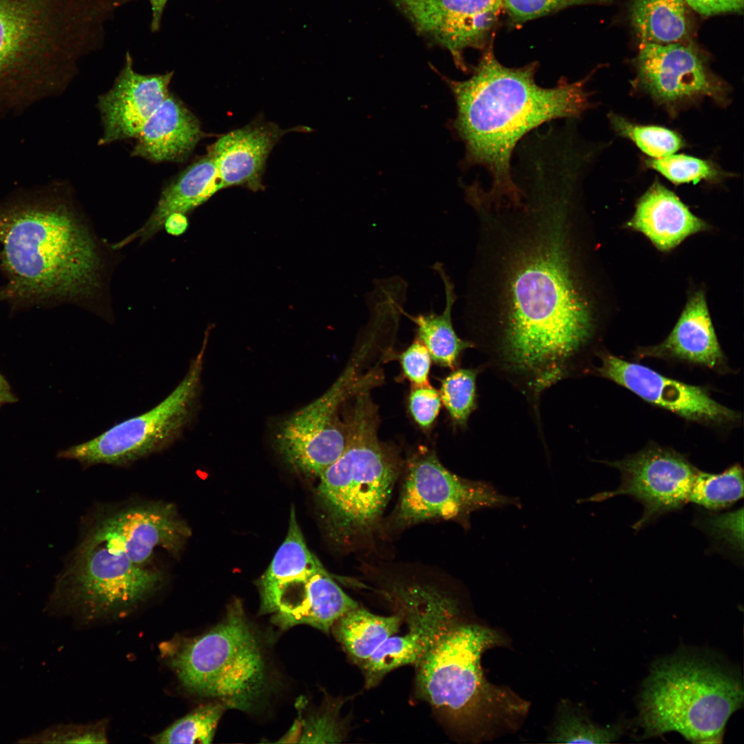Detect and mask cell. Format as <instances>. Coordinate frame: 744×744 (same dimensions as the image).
Masks as SVG:
<instances>
[{"mask_svg":"<svg viewBox=\"0 0 744 744\" xmlns=\"http://www.w3.org/2000/svg\"><path fill=\"white\" fill-rule=\"evenodd\" d=\"M0 302H85L101 289L103 259L86 223L62 200L0 208Z\"/></svg>","mask_w":744,"mask_h":744,"instance_id":"cell-3","label":"cell"},{"mask_svg":"<svg viewBox=\"0 0 744 744\" xmlns=\"http://www.w3.org/2000/svg\"><path fill=\"white\" fill-rule=\"evenodd\" d=\"M366 344L331 386L321 396L285 419L273 435L278 454L293 468L308 475H320L343 452L347 440L345 419L340 417L342 404L360 391L380 380L372 371L360 373Z\"/></svg>","mask_w":744,"mask_h":744,"instance_id":"cell-11","label":"cell"},{"mask_svg":"<svg viewBox=\"0 0 744 744\" xmlns=\"http://www.w3.org/2000/svg\"><path fill=\"white\" fill-rule=\"evenodd\" d=\"M16 400L8 383L0 374V406L4 404L12 403Z\"/></svg>","mask_w":744,"mask_h":744,"instance_id":"cell-43","label":"cell"},{"mask_svg":"<svg viewBox=\"0 0 744 744\" xmlns=\"http://www.w3.org/2000/svg\"><path fill=\"white\" fill-rule=\"evenodd\" d=\"M689 8L685 0H633L631 23L640 44H691Z\"/></svg>","mask_w":744,"mask_h":744,"instance_id":"cell-27","label":"cell"},{"mask_svg":"<svg viewBox=\"0 0 744 744\" xmlns=\"http://www.w3.org/2000/svg\"><path fill=\"white\" fill-rule=\"evenodd\" d=\"M358 606L323 569L283 588L272 621L281 629L307 624L329 633L342 615Z\"/></svg>","mask_w":744,"mask_h":744,"instance_id":"cell-18","label":"cell"},{"mask_svg":"<svg viewBox=\"0 0 744 744\" xmlns=\"http://www.w3.org/2000/svg\"><path fill=\"white\" fill-rule=\"evenodd\" d=\"M165 579L163 569L139 565L117 543L84 535L61 583L72 603L94 617L137 606Z\"/></svg>","mask_w":744,"mask_h":744,"instance_id":"cell-10","label":"cell"},{"mask_svg":"<svg viewBox=\"0 0 744 744\" xmlns=\"http://www.w3.org/2000/svg\"><path fill=\"white\" fill-rule=\"evenodd\" d=\"M208 334L174 390L151 410L127 419L97 437L63 451L85 466H127L174 443L190 423L198 398Z\"/></svg>","mask_w":744,"mask_h":744,"instance_id":"cell-9","label":"cell"},{"mask_svg":"<svg viewBox=\"0 0 744 744\" xmlns=\"http://www.w3.org/2000/svg\"><path fill=\"white\" fill-rule=\"evenodd\" d=\"M340 730L333 714L324 712L309 723L305 722V732L301 738H317L318 742H339L342 737Z\"/></svg>","mask_w":744,"mask_h":744,"instance_id":"cell-39","label":"cell"},{"mask_svg":"<svg viewBox=\"0 0 744 744\" xmlns=\"http://www.w3.org/2000/svg\"><path fill=\"white\" fill-rule=\"evenodd\" d=\"M391 1L417 33L448 51L475 17L503 7V0Z\"/></svg>","mask_w":744,"mask_h":744,"instance_id":"cell-24","label":"cell"},{"mask_svg":"<svg viewBox=\"0 0 744 744\" xmlns=\"http://www.w3.org/2000/svg\"><path fill=\"white\" fill-rule=\"evenodd\" d=\"M203 136L197 118L169 94L136 136L132 154L153 162H182Z\"/></svg>","mask_w":744,"mask_h":744,"instance_id":"cell-21","label":"cell"},{"mask_svg":"<svg viewBox=\"0 0 744 744\" xmlns=\"http://www.w3.org/2000/svg\"><path fill=\"white\" fill-rule=\"evenodd\" d=\"M174 72L142 74L135 71L126 53L125 63L112 87L98 103L103 133L99 143L136 138L146 121L169 94Z\"/></svg>","mask_w":744,"mask_h":744,"instance_id":"cell-17","label":"cell"},{"mask_svg":"<svg viewBox=\"0 0 744 744\" xmlns=\"http://www.w3.org/2000/svg\"><path fill=\"white\" fill-rule=\"evenodd\" d=\"M626 226L643 234L661 251H669L688 237L710 228L658 180L639 199Z\"/></svg>","mask_w":744,"mask_h":744,"instance_id":"cell-20","label":"cell"},{"mask_svg":"<svg viewBox=\"0 0 744 744\" xmlns=\"http://www.w3.org/2000/svg\"><path fill=\"white\" fill-rule=\"evenodd\" d=\"M607 464L619 471V486L586 501L601 502L618 495L632 497L643 507L641 517L633 526L636 530L688 503L700 471L682 455L659 446L648 447L622 460Z\"/></svg>","mask_w":744,"mask_h":744,"instance_id":"cell-14","label":"cell"},{"mask_svg":"<svg viewBox=\"0 0 744 744\" xmlns=\"http://www.w3.org/2000/svg\"><path fill=\"white\" fill-rule=\"evenodd\" d=\"M743 496V472L735 464L721 473L699 471L692 486L688 503L710 510L729 507Z\"/></svg>","mask_w":744,"mask_h":744,"instance_id":"cell-30","label":"cell"},{"mask_svg":"<svg viewBox=\"0 0 744 744\" xmlns=\"http://www.w3.org/2000/svg\"><path fill=\"white\" fill-rule=\"evenodd\" d=\"M388 595L408 624L402 636L393 635L359 665L365 685H377L391 670L409 664L415 665L445 630L457 623L456 600L431 583L411 581L394 582Z\"/></svg>","mask_w":744,"mask_h":744,"instance_id":"cell-13","label":"cell"},{"mask_svg":"<svg viewBox=\"0 0 744 744\" xmlns=\"http://www.w3.org/2000/svg\"><path fill=\"white\" fill-rule=\"evenodd\" d=\"M743 694L737 670L711 653L682 649L652 665L637 722L643 738L675 732L693 743H717Z\"/></svg>","mask_w":744,"mask_h":744,"instance_id":"cell-4","label":"cell"},{"mask_svg":"<svg viewBox=\"0 0 744 744\" xmlns=\"http://www.w3.org/2000/svg\"><path fill=\"white\" fill-rule=\"evenodd\" d=\"M114 14L112 0H0V82L68 72Z\"/></svg>","mask_w":744,"mask_h":744,"instance_id":"cell-5","label":"cell"},{"mask_svg":"<svg viewBox=\"0 0 744 744\" xmlns=\"http://www.w3.org/2000/svg\"><path fill=\"white\" fill-rule=\"evenodd\" d=\"M285 133L272 123H252L231 131L208 149L224 187L244 185L253 191L263 187L267 158Z\"/></svg>","mask_w":744,"mask_h":744,"instance_id":"cell-19","label":"cell"},{"mask_svg":"<svg viewBox=\"0 0 744 744\" xmlns=\"http://www.w3.org/2000/svg\"><path fill=\"white\" fill-rule=\"evenodd\" d=\"M706 529L716 539H722L732 548L743 550V508L710 517Z\"/></svg>","mask_w":744,"mask_h":744,"instance_id":"cell-38","label":"cell"},{"mask_svg":"<svg viewBox=\"0 0 744 744\" xmlns=\"http://www.w3.org/2000/svg\"><path fill=\"white\" fill-rule=\"evenodd\" d=\"M494 630L458 622L442 633L415 665L419 694L452 722L485 730L497 722L513 723L528 705L484 676L481 659L501 644Z\"/></svg>","mask_w":744,"mask_h":744,"instance_id":"cell-6","label":"cell"},{"mask_svg":"<svg viewBox=\"0 0 744 744\" xmlns=\"http://www.w3.org/2000/svg\"><path fill=\"white\" fill-rule=\"evenodd\" d=\"M508 506L519 507L520 501L499 493L490 483L453 473L433 451L422 449L407 462L395 520L400 526L433 519H454L468 526L472 513Z\"/></svg>","mask_w":744,"mask_h":744,"instance_id":"cell-12","label":"cell"},{"mask_svg":"<svg viewBox=\"0 0 744 744\" xmlns=\"http://www.w3.org/2000/svg\"><path fill=\"white\" fill-rule=\"evenodd\" d=\"M515 199L473 198L478 237L465 316L475 348L528 405L590 371L599 329L579 174L537 167Z\"/></svg>","mask_w":744,"mask_h":744,"instance_id":"cell-1","label":"cell"},{"mask_svg":"<svg viewBox=\"0 0 744 744\" xmlns=\"http://www.w3.org/2000/svg\"><path fill=\"white\" fill-rule=\"evenodd\" d=\"M441 405L439 391L431 385L412 388L409 396V409L414 421L422 428L428 429L433 424Z\"/></svg>","mask_w":744,"mask_h":744,"instance_id":"cell-37","label":"cell"},{"mask_svg":"<svg viewBox=\"0 0 744 744\" xmlns=\"http://www.w3.org/2000/svg\"><path fill=\"white\" fill-rule=\"evenodd\" d=\"M688 6L703 16H713L727 12H740L743 0H685Z\"/></svg>","mask_w":744,"mask_h":744,"instance_id":"cell-40","label":"cell"},{"mask_svg":"<svg viewBox=\"0 0 744 744\" xmlns=\"http://www.w3.org/2000/svg\"><path fill=\"white\" fill-rule=\"evenodd\" d=\"M395 358L413 387L430 385L428 375L432 359L427 348L417 337Z\"/></svg>","mask_w":744,"mask_h":744,"instance_id":"cell-36","label":"cell"},{"mask_svg":"<svg viewBox=\"0 0 744 744\" xmlns=\"http://www.w3.org/2000/svg\"><path fill=\"white\" fill-rule=\"evenodd\" d=\"M601 377L631 391L644 400L688 420L714 423L734 421L738 414L714 400L701 387L667 377L608 353L598 352Z\"/></svg>","mask_w":744,"mask_h":744,"instance_id":"cell-16","label":"cell"},{"mask_svg":"<svg viewBox=\"0 0 744 744\" xmlns=\"http://www.w3.org/2000/svg\"><path fill=\"white\" fill-rule=\"evenodd\" d=\"M608 0H503L512 22L517 25L572 6L607 2Z\"/></svg>","mask_w":744,"mask_h":744,"instance_id":"cell-35","label":"cell"},{"mask_svg":"<svg viewBox=\"0 0 744 744\" xmlns=\"http://www.w3.org/2000/svg\"><path fill=\"white\" fill-rule=\"evenodd\" d=\"M160 651L188 691L229 708L250 710L267 686L261 645L238 600L209 632L175 637L160 645Z\"/></svg>","mask_w":744,"mask_h":744,"instance_id":"cell-8","label":"cell"},{"mask_svg":"<svg viewBox=\"0 0 744 744\" xmlns=\"http://www.w3.org/2000/svg\"><path fill=\"white\" fill-rule=\"evenodd\" d=\"M169 0H149L151 10H152V19L150 23V29L152 32H158L161 25V21L163 14Z\"/></svg>","mask_w":744,"mask_h":744,"instance_id":"cell-42","label":"cell"},{"mask_svg":"<svg viewBox=\"0 0 744 744\" xmlns=\"http://www.w3.org/2000/svg\"><path fill=\"white\" fill-rule=\"evenodd\" d=\"M433 269L442 278L445 291V307L441 313L428 312L413 316L402 309V313L416 324L417 338L427 348L431 359L437 364L455 369L462 353L475 348L471 340L458 336L453 327L452 310L456 300L454 285L443 265L437 262Z\"/></svg>","mask_w":744,"mask_h":744,"instance_id":"cell-26","label":"cell"},{"mask_svg":"<svg viewBox=\"0 0 744 744\" xmlns=\"http://www.w3.org/2000/svg\"><path fill=\"white\" fill-rule=\"evenodd\" d=\"M608 118L619 135L632 141L652 158L672 154L684 145L678 134L665 127L638 125L614 113H610Z\"/></svg>","mask_w":744,"mask_h":744,"instance_id":"cell-33","label":"cell"},{"mask_svg":"<svg viewBox=\"0 0 744 744\" xmlns=\"http://www.w3.org/2000/svg\"><path fill=\"white\" fill-rule=\"evenodd\" d=\"M626 727L623 722L599 726L568 705H561L549 740L559 743H608L619 739Z\"/></svg>","mask_w":744,"mask_h":744,"instance_id":"cell-32","label":"cell"},{"mask_svg":"<svg viewBox=\"0 0 744 744\" xmlns=\"http://www.w3.org/2000/svg\"><path fill=\"white\" fill-rule=\"evenodd\" d=\"M643 356L675 358L710 368L724 360L707 307L705 292H692L671 333L661 344L644 349Z\"/></svg>","mask_w":744,"mask_h":744,"instance_id":"cell-22","label":"cell"},{"mask_svg":"<svg viewBox=\"0 0 744 744\" xmlns=\"http://www.w3.org/2000/svg\"><path fill=\"white\" fill-rule=\"evenodd\" d=\"M323 569L307 546L292 508L287 536L258 581L260 612L273 614L283 588L308 579Z\"/></svg>","mask_w":744,"mask_h":744,"instance_id":"cell-25","label":"cell"},{"mask_svg":"<svg viewBox=\"0 0 744 744\" xmlns=\"http://www.w3.org/2000/svg\"><path fill=\"white\" fill-rule=\"evenodd\" d=\"M229 707L216 701L197 707L161 733L152 737L154 743H209L218 723Z\"/></svg>","mask_w":744,"mask_h":744,"instance_id":"cell-31","label":"cell"},{"mask_svg":"<svg viewBox=\"0 0 744 744\" xmlns=\"http://www.w3.org/2000/svg\"><path fill=\"white\" fill-rule=\"evenodd\" d=\"M537 68L535 62L506 67L489 48L469 79H446L457 106L453 130L466 148L463 165L486 169L491 178L486 190L493 196L519 192L511 159L526 134L549 121L578 118L592 106L586 88L589 76L575 82L563 78L544 87L535 81Z\"/></svg>","mask_w":744,"mask_h":744,"instance_id":"cell-2","label":"cell"},{"mask_svg":"<svg viewBox=\"0 0 744 744\" xmlns=\"http://www.w3.org/2000/svg\"><path fill=\"white\" fill-rule=\"evenodd\" d=\"M635 66L638 87L668 107L703 97L720 103L727 99L726 85L692 44H640Z\"/></svg>","mask_w":744,"mask_h":744,"instance_id":"cell-15","label":"cell"},{"mask_svg":"<svg viewBox=\"0 0 744 744\" xmlns=\"http://www.w3.org/2000/svg\"><path fill=\"white\" fill-rule=\"evenodd\" d=\"M187 227L188 220L186 216L182 213L175 212L166 218L163 227L168 234L179 236L186 231Z\"/></svg>","mask_w":744,"mask_h":744,"instance_id":"cell-41","label":"cell"},{"mask_svg":"<svg viewBox=\"0 0 744 744\" xmlns=\"http://www.w3.org/2000/svg\"><path fill=\"white\" fill-rule=\"evenodd\" d=\"M645 164L676 185L716 181L724 176L723 172L712 162L684 154L650 158Z\"/></svg>","mask_w":744,"mask_h":744,"instance_id":"cell-34","label":"cell"},{"mask_svg":"<svg viewBox=\"0 0 744 744\" xmlns=\"http://www.w3.org/2000/svg\"><path fill=\"white\" fill-rule=\"evenodd\" d=\"M369 391L354 395L345 419V448L320 475L318 489L331 526L347 541L374 530L400 471L396 453L378 439L377 408Z\"/></svg>","mask_w":744,"mask_h":744,"instance_id":"cell-7","label":"cell"},{"mask_svg":"<svg viewBox=\"0 0 744 744\" xmlns=\"http://www.w3.org/2000/svg\"><path fill=\"white\" fill-rule=\"evenodd\" d=\"M484 369L482 364L475 368H456L441 380V402L456 427L466 428L471 414L478 407L477 378Z\"/></svg>","mask_w":744,"mask_h":744,"instance_id":"cell-29","label":"cell"},{"mask_svg":"<svg viewBox=\"0 0 744 744\" xmlns=\"http://www.w3.org/2000/svg\"><path fill=\"white\" fill-rule=\"evenodd\" d=\"M224 188L216 166L207 154L188 166L163 190L152 214L138 230L112 245L120 249L139 239L145 242L164 227L166 218L175 212L186 214Z\"/></svg>","mask_w":744,"mask_h":744,"instance_id":"cell-23","label":"cell"},{"mask_svg":"<svg viewBox=\"0 0 744 744\" xmlns=\"http://www.w3.org/2000/svg\"><path fill=\"white\" fill-rule=\"evenodd\" d=\"M403 619L400 610L395 615L384 617L358 606L342 615L331 630L348 654L360 665L399 632Z\"/></svg>","mask_w":744,"mask_h":744,"instance_id":"cell-28","label":"cell"}]
</instances>
